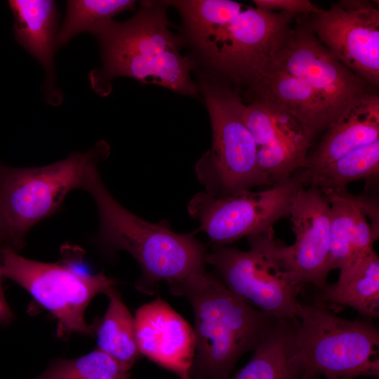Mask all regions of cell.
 Here are the masks:
<instances>
[{"mask_svg":"<svg viewBox=\"0 0 379 379\" xmlns=\"http://www.w3.org/2000/svg\"><path fill=\"white\" fill-rule=\"evenodd\" d=\"M379 140V97L372 93L328 128L305 169L314 173L340 157Z\"/></svg>","mask_w":379,"mask_h":379,"instance_id":"18","label":"cell"},{"mask_svg":"<svg viewBox=\"0 0 379 379\" xmlns=\"http://www.w3.org/2000/svg\"><path fill=\"white\" fill-rule=\"evenodd\" d=\"M248 251L213 245L205 262L236 295L277 319H297L300 289L276 251L274 231L248 237Z\"/></svg>","mask_w":379,"mask_h":379,"instance_id":"8","label":"cell"},{"mask_svg":"<svg viewBox=\"0 0 379 379\" xmlns=\"http://www.w3.org/2000/svg\"><path fill=\"white\" fill-rule=\"evenodd\" d=\"M379 172V140L357 149L309 175L307 186L325 195L345 191L354 180L375 177Z\"/></svg>","mask_w":379,"mask_h":379,"instance_id":"23","label":"cell"},{"mask_svg":"<svg viewBox=\"0 0 379 379\" xmlns=\"http://www.w3.org/2000/svg\"><path fill=\"white\" fill-rule=\"evenodd\" d=\"M270 58L284 72L304 79L326 103L335 121L376 93L373 86L338 61L307 25L289 29Z\"/></svg>","mask_w":379,"mask_h":379,"instance_id":"11","label":"cell"},{"mask_svg":"<svg viewBox=\"0 0 379 379\" xmlns=\"http://www.w3.org/2000/svg\"><path fill=\"white\" fill-rule=\"evenodd\" d=\"M307 27L343 65L379 84V8L370 1L343 0L312 14Z\"/></svg>","mask_w":379,"mask_h":379,"instance_id":"12","label":"cell"},{"mask_svg":"<svg viewBox=\"0 0 379 379\" xmlns=\"http://www.w3.org/2000/svg\"><path fill=\"white\" fill-rule=\"evenodd\" d=\"M256 8L260 10L274 12H285L292 14H315L322 9L309 0H253Z\"/></svg>","mask_w":379,"mask_h":379,"instance_id":"26","label":"cell"},{"mask_svg":"<svg viewBox=\"0 0 379 379\" xmlns=\"http://www.w3.org/2000/svg\"><path fill=\"white\" fill-rule=\"evenodd\" d=\"M133 319L140 354L180 379H191L195 338L185 319L159 296L140 307Z\"/></svg>","mask_w":379,"mask_h":379,"instance_id":"15","label":"cell"},{"mask_svg":"<svg viewBox=\"0 0 379 379\" xmlns=\"http://www.w3.org/2000/svg\"><path fill=\"white\" fill-rule=\"evenodd\" d=\"M2 277L3 275L0 262V324H7L13 319V314L7 303L1 283Z\"/></svg>","mask_w":379,"mask_h":379,"instance_id":"27","label":"cell"},{"mask_svg":"<svg viewBox=\"0 0 379 379\" xmlns=\"http://www.w3.org/2000/svg\"><path fill=\"white\" fill-rule=\"evenodd\" d=\"M297 324L298 319H278L246 365L227 379H306L295 354Z\"/></svg>","mask_w":379,"mask_h":379,"instance_id":"20","label":"cell"},{"mask_svg":"<svg viewBox=\"0 0 379 379\" xmlns=\"http://www.w3.org/2000/svg\"><path fill=\"white\" fill-rule=\"evenodd\" d=\"M109 154V145L100 140L86 152L72 153L49 165L0 166V202L6 245L16 251L22 248L29 230L58 211L70 191L83 190L89 168Z\"/></svg>","mask_w":379,"mask_h":379,"instance_id":"5","label":"cell"},{"mask_svg":"<svg viewBox=\"0 0 379 379\" xmlns=\"http://www.w3.org/2000/svg\"><path fill=\"white\" fill-rule=\"evenodd\" d=\"M308 178V172L302 168L259 192L244 190L223 197L201 192L190 201L187 210L212 242L225 245L273 230L275 222L288 216L295 197L307 185Z\"/></svg>","mask_w":379,"mask_h":379,"instance_id":"10","label":"cell"},{"mask_svg":"<svg viewBox=\"0 0 379 379\" xmlns=\"http://www.w3.org/2000/svg\"><path fill=\"white\" fill-rule=\"evenodd\" d=\"M324 196L331 211L329 270L339 269L340 274H343L375 251L373 244L378 238V227L371 224L367 216L378 222V207L345 190Z\"/></svg>","mask_w":379,"mask_h":379,"instance_id":"16","label":"cell"},{"mask_svg":"<svg viewBox=\"0 0 379 379\" xmlns=\"http://www.w3.org/2000/svg\"><path fill=\"white\" fill-rule=\"evenodd\" d=\"M93 165L83 190L93 198L99 214V244L109 252L125 251L138 263L135 288L152 295L159 282L168 285L206 270L207 246L193 234L172 231L168 223L148 222L121 206L109 193Z\"/></svg>","mask_w":379,"mask_h":379,"instance_id":"4","label":"cell"},{"mask_svg":"<svg viewBox=\"0 0 379 379\" xmlns=\"http://www.w3.org/2000/svg\"><path fill=\"white\" fill-rule=\"evenodd\" d=\"M13 15V33L16 41L43 66L46 72V88L59 102L55 86L53 55L56 50L58 13L51 0H10ZM47 93V94H48Z\"/></svg>","mask_w":379,"mask_h":379,"instance_id":"19","label":"cell"},{"mask_svg":"<svg viewBox=\"0 0 379 379\" xmlns=\"http://www.w3.org/2000/svg\"><path fill=\"white\" fill-rule=\"evenodd\" d=\"M248 86L253 97L271 101L295 117L310 142L335 121L304 79L284 72L270 57Z\"/></svg>","mask_w":379,"mask_h":379,"instance_id":"17","label":"cell"},{"mask_svg":"<svg viewBox=\"0 0 379 379\" xmlns=\"http://www.w3.org/2000/svg\"><path fill=\"white\" fill-rule=\"evenodd\" d=\"M241 117L257 146V164L271 184L305 168L311 142L299 122L277 104L253 97Z\"/></svg>","mask_w":379,"mask_h":379,"instance_id":"14","label":"cell"},{"mask_svg":"<svg viewBox=\"0 0 379 379\" xmlns=\"http://www.w3.org/2000/svg\"><path fill=\"white\" fill-rule=\"evenodd\" d=\"M4 242H6V233L0 202V245Z\"/></svg>","mask_w":379,"mask_h":379,"instance_id":"28","label":"cell"},{"mask_svg":"<svg viewBox=\"0 0 379 379\" xmlns=\"http://www.w3.org/2000/svg\"><path fill=\"white\" fill-rule=\"evenodd\" d=\"M295 354L306 379L379 375V331L371 321L349 320L324 306L300 304Z\"/></svg>","mask_w":379,"mask_h":379,"instance_id":"7","label":"cell"},{"mask_svg":"<svg viewBox=\"0 0 379 379\" xmlns=\"http://www.w3.org/2000/svg\"><path fill=\"white\" fill-rule=\"evenodd\" d=\"M307 379H356V378H331V377H323V376H313V377L307 378ZM375 379H376V378H375Z\"/></svg>","mask_w":379,"mask_h":379,"instance_id":"29","label":"cell"},{"mask_svg":"<svg viewBox=\"0 0 379 379\" xmlns=\"http://www.w3.org/2000/svg\"><path fill=\"white\" fill-rule=\"evenodd\" d=\"M189 300L194 316L191 379H227L239 359L254 351L277 321L232 293L206 270L168 285Z\"/></svg>","mask_w":379,"mask_h":379,"instance_id":"3","label":"cell"},{"mask_svg":"<svg viewBox=\"0 0 379 379\" xmlns=\"http://www.w3.org/2000/svg\"><path fill=\"white\" fill-rule=\"evenodd\" d=\"M30 379H131L114 359L96 349L73 359H57L40 375Z\"/></svg>","mask_w":379,"mask_h":379,"instance_id":"25","label":"cell"},{"mask_svg":"<svg viewBox=\"0 0 379 379\" xmlns=\"http://www.w3.org/2000/svg\"><path fill=\"white\" fill-rule=\"evenodd\" d=\"M0 262L3 277L24 288L57 319L58 337L95 334V326L85 321L86 309L95 295L115 286L114 279L77 272L65 262L30 260L8 245L0 248Z\"/></svg>","mask_w":379,"mask_h":379,"instance_id":"9","label":"cell"},{"mask_svg":"<svg viewBox=\"0 0 379 379\" xmlns=\"http://www.w3.org/2000/svg\"><path fill=\"white\" fill-rule=\"evenodd\" d=\"M133 0H71L56 36V49L65 45L74 36L89 32L95 36L121 12L135 7Z\"/></svg>","mask_w":379,"mask_h":379,"instance_id":"24","label":"cell"},{"mask_svg":"<svg viewBox=\"0 0 379 379\" xmlns=\"http://www.w3.org/2000/svg\"><path fill=\"white\" fill-rule=\"evenodd\" d=\"M199 87L209 114L212 147L196 164L199 181L215 197L270 185L257 164V146L241 114L245 102L229 86L207 76Z\"/></svg>","mask_w":379,"mask_h":379,"instance_id":"6","label":"cell"},{"mask_svg":"<svg viewBox=\"0 0 379 379\" xmlns=\"http://www.w3.org/2000/svg\"><path fill=\"white\" fill-rule=\"evenodd\" d=\"M330 215L326 197L314 188L304 187L295 197L288 215L295 242L286 246L277 241V253L300 290L307 284L320 290L327 285Z\"/></svg>","mask_w":379,"mask_h":379,"instance_id":"13","label":"cell"},{"mask_svg":"<svg viewBox=\"0 0 379 379\" xmlns=\"http://www.w3.org/2000/svg\"><path fill=\"white\" fill-rule=\"evenodd\" d=\"M168 5L145 1L135 15L124 22L112 21L98 37L102 66L89 73L92 89L100 96L112 90V81L128 77L195 97L198 86L190 72L194 60L180 52V41L168 28Z\"/></svg>","mask_w":379,"mask_h":379,"instance_id":"2","label":"cell"},{"mask_svg":"<svg viewBox=\"0 0 379 379\" xmlns=\"http://www.w3.org/2000/svg\"><path fill=\"white\" fill-rule=\"evenodd\" d=\"M320 300L348 306L368 318L379 316V258L374 251L320 290Z\"/></svg>","mask_w":379,"mask_h":379,"instance_id":"21","label":"cell"},{"mask_svg":"<svg viewBox=\"0 0 379 379\" xmlns=\"http://www.w3.org/2000/svg\"><path fill=\"white\" fill-rule=\"evenodd\" d=\"M180 13L190 45L218 77L248 85L290 29L295 15L231 0L168 1Z\"/></svg>","mask_w":379,"mask_h":379,"instance_id":"1","label":"cell"},{"mask_svg":"<svg viewBox=\"0 0 379 379\" xmlns=\"http://www.w3.org/2000/svg\"><path fill=\"white\" fill-rule=\"evenodd\" d=\"M105 294L109 298V305L95 326L97 349L129 371L141 355L135 340L134 319L115 286L108 289Z\"/></svg>","mask_w":379,"mask_h":379,"instance_id":"22","label":"cell"}]
</instances>
